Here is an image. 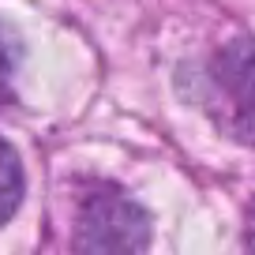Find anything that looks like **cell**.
Segmentation results:
<instances>
[{
	"label": "cell",
	"mask_w": 255,
	"mask_h": 255,
	"mask_svg": "<svg viewBox=\"0 0 255 255\" xmlns=\"http://www.w3.org/2000/svg\"><path fill=\"white\" fill-rule=\"evenodd\" d=\"M180 83H195V90L184 87V94L199 102L229 139L255 146V41L218 49L207 64H199V75L184 72Z\"/></svg>",
	"instance_id": "cell-1"
},
{
	"label": "cell",
	"mask_w": 255,
	"mask_h": 255,
	"mask_svg": "<svg viewBox=\"0 0 255 255\" xmlns=\"http://www.w3.org/2000/svg\"><path fill=\"white\" fill-rule=\"evenodd\" d=\"M150 244V218L117 184H94L79 203L75 248L83 252H143Z\"/></svg>",
	"instance_id": "cell-2"
},
{
	"label": "cell",
	"mask_w": 255,
	"mask_h": 255,
	"mask_svg": "<svg viewBox=\"0 0 255 255\" xmlns=\"http://www.w3.org/2000/svg\"><path fill=\"white\" fill-rule=\"evenodd\" d=\"M19 199H23V165L15 150L0 139V225L19 210Z\"/></svg>",
	"instance_id": "cell-3"
},
{
	"label": "cell",
	"mask_w": 255,
	"mask_h": 255,
	"mask_svg": "<svg viewBox=\"0 0 255 255\" xmlns=\"http://www.w3.org/2000/svg\"><path fill=\"white\" fill-rule=\"evenodd\" d=\"M19 64H23V41H19V34L0 19V109L11 102Z\"/></svg>",
	"instance_id": "cell-4"
},
{
	"label": "cell",
	"mask_w": 255,
	"mask_h": 255,
	"mask_svg": "<svg viewBox=\"0 0 255 255\" xmlns=\"http://www.w3.org/2000/svg\"><path fill=\"white\" fill-rule=\"evenodd\" d=\"M244 240H248V248H255V203H252V210H248V233H244Z\"/></svg>",
	"instance_id": "cell-5"
}]
</instances>
